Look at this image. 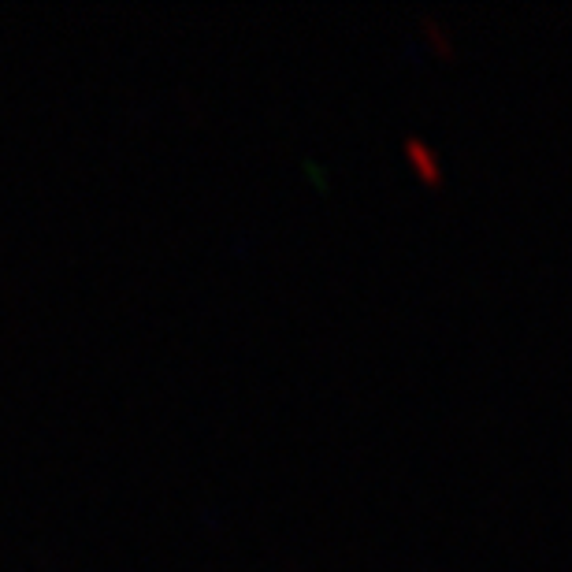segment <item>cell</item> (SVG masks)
I'll use <instances>...</instances> for the list:
<instances>
[{"label":"cell","instance_id":"6da1fadb","mask_svg":"<svg viewBox=\"0 0 572 572\" xmlns=\"http://www.w3.org/2000/svg\"><path fill=\"white\" fill-rule=\"evenodd\" d=\"M405 145H409V156L416 160V168H424V175H428V179H439V164H435V156L428 153V145L416 142V138H409Z\"/></svg>","mask_w":572,"mask_h":572}]
</instances>
